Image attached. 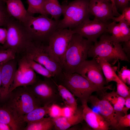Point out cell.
Listing matches in <instances>:
<instances>
[{
  "mask_svg": "<svg viewBox=\"0 0 130 130\" xmlns=\"http://www.w3.org/2000/svg\"><path fill=\"white\" fill-rule=\"evenodd\" d=\"M92 42L78 34L74 33L61 62L62 72L70 74L86 60Z\"/></svg>",
  "mask_w": 130,
  "mask_h": 130,
  "instance_id": "6da1fadb",
  "label": "cell"
},
{
  "mask_svg": "<svg viewBox=\"0 0 130 130\" xmlns=\"http://www.w3.org/2000/svg\"><path fill=\"white\" fill-rule=\"evenodd\" d=\"M58 78L60 81L59 84L65 87L73 95L79 98L82 103L88 102L89 98L94 92L107 89L112 90L111 85L104 88L98 87L76 72L68 74L62 72Z\"/></svg>",
  "mask_w": 130,
  "mask_h": 130,
  "instance_id": "7a4b0ae2",
  "label": "cell"
},
{
  "mask_svg": "<svg viewBox=\"0 0 130 130\" xmlns=\"http://www.w3.org/2000/svg\"><path fill=\"white\" fill-rule=\"evenodd\" d=\"M23 54L24 55L44 66L52 73L54 77L58 78L61 75V65L47 44L32 41Z\"/></svg>",
  "mask_w": 130,
  "mask_h": 130,
  "instance_id": "3957f363",
  "label": "cell"
},
{
  "mask_svg": "<svg viewBox=\"0 0 130 130\" xmlns=\"http://www.w3.org/2000/svg\"><path fill=\"white\" fill-rule=\"evenodd\" d=\"M107 33L101 35L99 40L93 45L89 51L88 57L93 58H102L109 62L119 60L129 62L121 44L113 41L110 36Z\"/></svg>",
  "mask_w": 130,
  "mask_h": 130,
  "instance_id": "277c9868",
  "label": "cell"
},
{
  "mask_svg": "<svg viewBox=\"0 0 130 130\" xmlns=\"http://www.w3.org/2000/svg\"><path fill=\"white\" fill-rule=\"evenodd\" d=\"M59 20H53L43 15L36 17L31 15L23 25L32 41L46 44L48 43L52 34L58 29Z\"/></svg>",
  "mask_w": 130,
  "mask_h": 130,
  "instance_id": "5b68a950",
  "label": "cell"
},
{
  "mask_svg": "<svg viewBox=\"0 0 130 130\" xmlns=\"http://www.w3.org/2000/svg\"><path fill=\"white\" fill-rule=\"evenodd\" d=\"M6 26L7 36L3 49H11L16 54L24 53L32 41L25 26L12 17L8 20Z\"/></svg>",
  "mask_w": 130,
  "mask_h": 130,
  "instance_id": "8992f818",
  "label": "cell"
},
{
  "mask_svg": "<svg viewBox=\"0 0 130 130\" xmlns=\"http://www.w3.org/2000/svg\"><path fill=\"white\" fill-rule=\"evenodd\" d=\"M90 0H74L64 4L63 18L59 20L58 29L73 28L89 18Z\"/></svg>",
  "mask_w": 130,
  "mask_h": 130,
  "instance_id": "52a82bcc",
  "label": "cell"
},
{
  "mask_svg": "<svg viewBox=\"0 0 130 130\" xmlns=\"http://www.w3.org/2000/svg\"><path fill=\"white\" fill-rule=\"evenodd\" d=\"M6 105L20 117L41 105L27 87H17L9 94Z\"/></svg>",
  "mask_w": 130,
  "mask_h": 130,
  "instance_id": "ba28073f",
  "label": "cell"
},
{
  "mask_svg": "<svg viewBox=\"0 0 130 130\" xmlns=\"http://www.w3.org/2000/svg\"><path fill=\"white\" fill-rule=\"evenodd\" d=\"M38 79L32 85L26 86L42 106L56 104L62 100L57 83L52 78Z\"/></svg>",
  "mask_w": 130,
  "mask_h": 130,
  "instance_id": "9c48e42d",
  "label": "cell"
},
{
  "mask_svg": "<svg viewBox=\"0 0 130 130\" xmlns=\"http://www.w3.org/2000/svg\"><path fill=\"white\" fill-rule=\"evenodd\" d=\"M110 23L104 22L94 18L88 19L72 29L73 33L79 34L90 41L96 43L103 34L109 33L107 27Z\"/></svg>",
  "mask_w": 130,
  "mask_h": 130,
  "instance_id": "30bf717a",
  "label": "cell"
},
{
  "mask_svg": "<svg viewBox=\"0 0 130 130\" xmlns=\"http://www.w3.org/2000/svg\"><path fill=\"white\" fill-rule=\"evenodd\" d=\"M73 33L71 28L58 29L49 38L47 45L61 65Z\"/></svg>",
  "mask_w": 130,
  "mask_h": 130,
  "instance_id": "8fae6325",
  "label": "cell"
},
{
  "mask_svg": "<svg viewBox=\"0 0 130 130\" xmlns=\"http://www.w3.org/2000/svg\"><path fill=\"white\" fill-rule=\"evenodd\" d=\"M75 72L87 79L95 85L104 88L106 83L101 66L95 58L86 60L77 68Z\"/></svg>",
  "mask_w": 130,
  "mask_h": 130,
  "instance_id": "7c38bea8",
  "label": "cell"
},
{
  "mask_svg": "<svg viewBox=\"0 0 130 130\" xmlns=\"http://www.w3.org/2000/svg\"><path fill=\"white\" fill-rule=\"evenodd\" d=\"M18 63V67L9 90V94L15 88L31 85L37 79L35 71L29 65L23 56L19 60Z\"/></svg>",
  "mask_w": 130,
  "mask_h": 130,
  "instance_id": "4fadbf2b",
  "label": "cell"
},
{
  "mask_svg": "<svg viewBox=\"0 0 130 130\" xmlns=\"http://www.w3.org/2000/svg\"><path fill=\"white\" fill-rule=\"evenodd\" d=\"M88 102L97 107L101 115L105 119L110 125V127L117 129H120L118 122L120 112L116 111L113 107L107 101L104 99H99L95 96L91 95Z\"/></svg>",
  "mask_w": 130,
  "mask_h": 130,
  "instance_id": "5bb4252c",
  "label": "cell"
},
{
  "mask_svg": "<svg viewBox=\"0 0 130 130\" xmlns=\"http://www.w3.org/2000/svg\"><path fill=\"white\" fill-rule=\"evenodd\" d=\"M16 58L10 60L3 64L1 71V84L0 87V101L7 100L9 91L13 81L17 69Z\"/></svg>",
  "mask_w": 130,
  "mask_h": 130,
  "instance_id": "9a60e30c",
  "label": "cell"
},
{
  "mask_svg": "<svg viewBox=\"0 0 130 130\" xmlns=\"http://www.w3.org/2000/svg\"><path fill=\"white\" fill-rule=\"evenodd\" d=\"M90 14L100 21L107 22L113 19L112 6L108 0H90L88 6Z\"/></svg>",
  "mask_w": 130,
  "mask_h": 130,
  "instance_id": "2e32d148",
  "label": "cell"
},
{
  "mask_svg": "<svg viewBox=\"0 0 130 130\" xmlns=\"http://www.w3.org/2000/svg\"><path fill=\"white\" fill-rule=\"evenodd\" d=\"M87 102H82V115L88 125L95 130H108L110 126L101 115L93 111L88 106Z\"/></svg>",
  "mask_w": 130,
  "mask_h": 130,
  "instance_id": "e0dca14e",
  "label": "cell"
},
{
  "mask_svg": "<svg viewBox=\"0 0 130 130\" xmlns=\"http://www.w3.org/2000/svg\"><path fill=\"white\" fill-rule=\"evenodd\" d=\"M0 122L8 125L11 130H23L25 127L20 117L6 105L0 106Z\"/></svg>",
  "mask_w": 130,
  "mask_h": 130,
  "instance_id": "ac0fdd59",
  "label": "cell"
},
{
  "mask_svg": "<svg viewBox=\"0 0 130 130\" xmlns=\"http://www.w3.org/2000/svg\"><path fill=\"white\" fill-rule=\"evenodd\" d=\"M5 1L6 4L7 10L10 15L22 24H24L28 17L32 15L26 9L21 0H6Z\"/></svg>",
  "mask_w": 130,
  "mask_h": 130,
  "instance_id": "d6986e66",
  "label": "cell"
},
{
  "mask_svg": "<svg viewBox=\"0 0 130 130\" xmlns=\"http://www.w3.org/2000/svg\"><path fill=\"white\" fill-rule=\"evenodd\" d=\"M56 130H65L74 125L81 123L84 120L82 108L78 109L72 116L69 117L60 116L53 118Z\"/></svg>",
  "mask_w": 130,
  "mask_h": 130,
  "instance_id": "ffe728a7",
  "label": "cell"
},
{
  "mask_svg": "<svg viewBox=\"0 0 130 130\" xmlns=\"http://www.w3.org/2000/svg\"><path fill=\"white\" fill-rule=\"evenodd\" d=\"M95 58L100 65L106 83L111 81L117 82L121 81L116 72L115 69L109 62L104 58L97 57Z\"/></svg>",
  "mask_w": 130,
  "mask_h": 130,
  "instance_id": "44dd1931",
  "label": "cell"
},
{
  "mask_svg": "<svg viewBox=\"0 0 130 130\" xmlns=\"http://www.w3.org/2000/svg\"><path fill=\"white\" fill-rule=\"evenodd\" d=\"M51 104L45 105L34 109L26 114L20 117L24 123H30L39 120L48 114V108Z\"/></svg>",
  "mask_w": 130,
  "mask_h": 130,
  "instance_id": "7402d4cb",
  "label": "cell"
},
{
  "mask_svg": "<svg viewBox=\"0 0 130 130\" xmlns=\"http://www.w3.org/2000/svg\"><path fill=\"white\" fill-rule=\"evenodd\" d=\"M44 8L48 15L55 20H59L64 9V4L61 5L58 0H44Z\"/></svg>",
  "mask_w": 130,
  "mask_h": 130,
  "instance_id": "603a6c76",
  "label": "cell"
},
{
  "mask_svg": "<svg viewBox=\"0 0 130 130\" xmlns=\"http://www.w3.org/2000/svg\"><path fill=\"white\" fill-rule=\"evenodd\" d=\"M103 94L102 98L108 101L116 111L122 112L125 103L124 98L120 96L114 91L110 92L103 93Z\"/></svg>",
  "mask_w": 130,
  "mask_h": 130,
  "instance_id": "cb8c5ba5",
  "label": "cell"
},
{
  "mask_svg": "<svg viewBox=\"0 0 130 130\" xmlns=\"http://www.w3.org/2000/svg\"><path fill=\"white\" fill-rule=\"evenodd\" d=\"M57 85L59 95L66 106L71 108L75 112L77 111V104L73 95L62 85L57 83Z\"/></svg>",
  "mask_w": 130,
  "mask_h": 130,
  "instance_id": "d4e9b609",
  "label": "cell"
},
{
  "mask_svg": "<svg viewBox=\"0 0 130 130\" xmlns=\"http://www.w3.org/2000/svg\"><path fill=\"white\" fill-rule=\"evenodd\" d=\"M54 127L53 118H44L37 121L27 124L24 130H50Z\"/></svg>",
  "mask_w": 130,
  "mask_h": 130,
  "instance_id": "484cf974",
  "label": "cell"
},
{
  "mask_svg": "<svg viewBox=\"0 0 130 130\" xmlns=\"http://www.w3.org/2000/svg\"><path fill=\"white\" fill-rule=\"evenodd\" d=\"M28 6V12L31 15L39 13L47 16L44 8V0H27Z\"/></svg>",
  "mask_w": 130,
  "mask_h": 130,
  "instance_id": "4316f807",
  "label": "cell"
},
{
  "mask_svg": "<svg viewBox=\"0 0 130 130\" xmlns=\"http://www.w3.org/2000/svg\"><path fill=\"white\" fill-rule=\"evenodd\" d=\"M23 56L29 65L35 72L45 78L54 77L52 73L41 64L25 55Z\"/></svg>",
  "mask_w": 130,
  "mask_h": 130,
  "instance_id": "83f0119b",
  "label": "cell"
},
{
  "mask_svg": "<svg viewBox=\"0 0 130 130\" xmlns=\"http://www.w3.org/2000/svg\"><path fill=\"white\" fill-rule=\"evenodd\" d=\"M109 33L111 34V38L113 41L118 43L124 42V40L118 23L113 21L108 25Z\"/></svg>",
  "mask_w": 130,
  "mask_h": 130,
  "instance_id": "f1b7e54d",
  "label": "cell"
},
{
  "mask_svg": "<svg viewBox=\"0 0 130 130\" xmlns=\"http://www.w3.org/2000/svg\"><path fill=\"white\" fill-rule=\"evenodd\" d=\"M16 55L14 51L10 49L0 50V65L16 58Z\"/></svg>",
  "mask_w": 130,
  "mask_h": 130,
  "instance_id": "f546056e",
  "label": "cell"
},
{
  "mask_svg": "<svg viewBox=\"0 0 130 130\" xmlns=\"http://www.w3.org/2000/svg\"><path fill=\"white\" fill-rule=\"evenodd\" d=\"M118 77L125 84H130V70L126 66H123L120 70H117Z\"/></svg>",
  "mask_w": 130,
  "mask_h": 130,
  "instance_id": "4dcf8cb0",
  "label": "cell"
},
{
  "mask_svg": "<svg viewBox=\"0 0 130 130\" xmlns=\"http://www.w3.org/2000/svg\"><path fill=\"white\" fill-rule=\"evenodd\" d=\"M117 93L124 98L130 96V88L121 81L117 82Z\"/></svg>",
  "mask_w": 130,
  "mask_h": 130,
  "instance_id": "1f68e13d",
  "label": "cell"
},
{
  "mask_svg": "<svg viewBox=\"0 0 130 130\" xmlns=\"http://www.w3.org/2000/svg\"><path fill=\"white\" fill-rule=\"evenodd\" d=\"M122 12V14L119 16L114 17L113 21L116 22H125L130 26V7L129 6L125 8Z\"/></svg>",
  "mask_w": 130,
  "mask_h": 130,
  "instance_id": "d6a6232c",
  "label": "cell"
},
{
  "mask_svg": "<svg viewBox=\"0 0 130 130\" xmlns=\"http://www.w3.org/2000/svg\"><path fill=\"white\" fill-rule=\"evenodd\" d=\"M48 114L52 118L62 116V108L57 104L53 103L50 105L48 108Z\"/></svg>",
  "mask_w": 130,
  "mask_h": 130,
  "instance_id": "836d02e7",
  "label": "cell"
},
{
  "mask_svg": "<svg viewBox=\"0 0 130 130\" xmlns=\"http://www.w3.org/2000/svg\"><path fill=\"white\" fill-rule=\"evenodd\" d=\"M11 17L8 13L6 7H5L0 0V26H5Z\"/></svg>",
  "mask_w": 130,
  "mask_h": 130,
  "instance_id": "e575fe53",
  "label": "cell"
},
{
  "mask_svg": "<svg viewBox=\"0 0 130 130\" xmlns=\"http://www.w3.org/2000/svg\"><path fill=\"white\" fill-rule=\"evenodd\" d=\"M124 42L130 40V28L129 25L126 22L120 21L118 22Z\"/></svg>",
  "mask_w": 130,
  "mask_h": 130,
  "instance_id": "d590c367",
  "label": "cell"
},
{
  "mask_svg": "<svg viewBox=\"0 0 130 130\" xmlns=\"http://www.w3.org/2000/svg\"><path fill=\"white\" fill-rule=\"evenodd\" d=\"M118 125L120 129L130 126V114H128L124 116L121 115L118 122Z\"/></svg>",
  "mask_w": 130,
  "mask_h": 130,
  "instance_id": "8d00e7d4",
  "label": "cell"
},
{
  "mask_svg": "<svg viewBox=\"0 0 130 130\" xmlns=\"http://www.w3.org/2000/svg\"><path fill=\"white\" fill-rule=\"evenodd\" d=\"M116 7L117 10L119 9L122 12L125 8L129 7L130 0H114Z\"/></svg>",
  "mask_w": 130,
  "mask_h": 130,
  "instance_id": "74e56055",
  "label": "cell"
},
{
  "mask_svg": "<svg viewBox=\"0 0 130 130\" xmlns=\"http://www.w3.org/2000/svg\"><path fill=\"white\" fill-rule=\"evenodd\" d=\"M75 112L71 108L66 106L62 108V116L66 117H70Z\"/></svg>",
  "mask_w": 130,
  "mask_h": 130,
  "instance_id": "f35d334b",
  "label": "cell"
},
{
  "mask_svg": "<svg viewBox=\"0 0 130 130\" xmlns=\"http://www.w3.org/2000/svg\"><path fill=\"white\" fill-rule=\"evenodd\" d=\"M7 36L6 29L0 28V44L4 45L5 43Z\"/></svg>",
  "mask_w": 130,
  "mask_h": 130,
  "instance_id": "ab89813d",
  "label": "cell"
},
{
  "mask_svg": "<svg viewBox=\"0 0 130 130\" xmlns=\"http://www.w3.org/2000/svg\"><path fill=\"white\" fill-rule=\"evenodd\" d=\"M123 42L122 46L123 50L129 58L130 52V40Z\"/></svg>",
  "mask_w": 130,
  "mask_h": 130,
  "instance_id": "60d3db41",
  "label": "cell"
},
{
  "mask_svg": "<svg viewBox=\"0 0 130 130\" xmlns=\"http://www.w3.org/2000/svg\"><path fill=\"white\" fill-rule=\"evenodd\" d=\"M125 99L124 105L122 110V112L125 115L127 114V111L130 108V96L125 98Z\"/></svg>",
  "mask_w": 130,
  "mask_h": 130,
  "instance_id": "b9f144b4",
  "label": "cell"
},
{
  "mask_svg": "<svg viewBox=\"0 0 130 130\" xmlns=\"http://www.w3.org/2000/svg\"><path fill=\"white\" fill-rule=\"evenodd\" d=\"M110 0L112 5V12L113 16H116V17L119 16L120 14L118 12L116 7L114 0Z\"/></svg>",
  "mask_w": 130,
  "mask_h": 130,
  "instance_id": "7bdbcfd3",
  "label": "cell"
},
{
  "mask_svg": "<svg viewBox=\"0 0 130 130\" xmlns=\"http://www.w3.org/2000/svg\"><path fill=\"white\" fill-rule=\"evenodd\" d=\"M0 130H11L8 125L0 122Z\"/></svg>",
  "mask_w": 130,
  "mask_h": 130,
  "instance_id": "ee69618b",
  "label": "cell"
},
{
  "mask_svg": "<svg viewBox=\"0 0 130 130\" xmlns=\"http://www.w3.org/2000/svg\"><path fill=\"white\" fill-rule=\"evenodd\" d=\"M3 64L0 65V87L1 84V71L2 67Z\"/></svg>",
  "mask_w": 130,
  "mask_h": 130,
  "instance_id": "f6af8a7d",
  "label": "cell"
},
{
  "mask_svg": "<svg viewBox=\"0 0 130 130\" xmlns=\"http://www.w3.org/2000/svg\"><path fill=\"white\" fill-rule=\"evenodd\" d=\"M108 0L110 1V0Z\"/></svg>",
  "mask_w": 130,
  "mask_h": 130,
  "instance_id": "bcb514c9",
  "label": "cell"
},
{
  "mask_svg": "<svg viewBox=\"0 0 130 130\" xmlns=\"http://www.w3.org/2000/svg\"><path fill=\"white\" fill-rule=\"evenodd\" d=\"M5 0H4L5 1Z\"/></svg>",
  "mask_w": 130,
  "mask_h": 130,
  "instance_id": "7dc6e473",
  "label": "cell"
}]
</instances>
